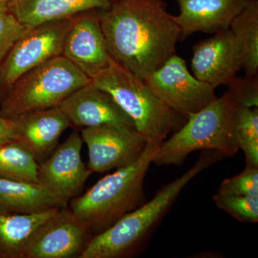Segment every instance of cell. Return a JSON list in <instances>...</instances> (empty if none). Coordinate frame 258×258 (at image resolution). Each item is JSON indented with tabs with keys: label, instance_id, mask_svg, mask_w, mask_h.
Listing matches in <instances>:
<instances>
[{
	"label": "cell",
	"instance_id": "cell-12",
	"mask_svg": "<svg viewBox=\"0 0 258 258\" xmlns=\"http://www.w3.org/2000/svg\"><path fill=\"white\" fill-rule=\"evenodd\" d=\"M62 55L91 80L109 68L113 58L107 46L99 12H88L72 18Z\"/></svg>",
	"mask_w": 258,
	"mask_h": 258
},
{
	"label": "cell",
	"instance_id": "cell-5",
	"mask_svg": "<svg viewBox=\"0 0 258 258\" xmlns=\"http://www.w3.org/2000/svg\"><path fill=\"white\" fill-rule=\"evenodd\" d=\"M95 87L108 93L128 115L147 145L159 147L186 118L166 106L143 79L129 72L113 59L105 72L91 80Z\"/></svg>",
	"mask_w": 258,
	"mask_h": 258
},
{
	"label": "cell",
	"instance_id": "cell-1",
	"mask_svg": "<svg viewBox=\"0 0 258 258\" xmlns=\"http://www.w3.org/2000/svg\"><path fill=\"white\" fill-rule=\"evenodd\" d=\"M99 16L112 57L140 79L176 53L180 30L164 0H117Z\"/></svg>",
	"mask_w": 258,
	"mask_h": 258
},
{
	"label": "cell",
	"instance_id": "cell-26",
	"mask_svg": "<svg viewBox=\"0 0 258 258\" xmlns=\"http://www.w3.org/2000/svg\"><path fill=\"white\" fill-rule=\"evenodd\" d=\"M228 86L229 91L238 106L258 107V76L235 77Z\"/></svg>",
	"mask_w": 258,
	"mask_h": 258
},
{
	"label": "cell",
	"instance_id": "cell-27",
	"mask_svg": "<svg viewBox=\"0 0 258 258\" xmlns=\"http://www.w3.org/2000/svg\"><path fill=\"white\" fill-rule=\"evenodd\" d=\"M16 141V128L13 118L0 113V146Z\"/></svg>",
	"mask_w": 258,
	"mask_h": 258
},
{
	"label": "cell",
	"instance_id": "cell-19",
	"mask_svg": "<svg viewBox=\"0 0 258 258\" xmlns=\"http://www.w3.org/2000/svg\"><path fill=\"white\" fill-rule=\"evenodd\" d=\"M58 210L35 214L0 212V258H24L34 232Z\"/></svg>",
	"mask_w": 258,
	"mask_h": 258
},
{
	"label": "cell",
	"instance_id": "cell-16",
	"mask_svg": "<svg viewBox=\"0 0 258 258\" xmlns=\"http://www.w3.org/2000/svg\"><path fill=\"white\" fill-rule=\"evenodd\" d=\"M17 141L37 161L53 152L64 131L72 126L60 107L27 112L13 117Z\"/></svg>",
	"mask_w": 258,
	"mask_h": 258
},
{
	"label": "cell",
	"instance_id": "cell-22",
	"mask_svg": "<svg viewBox=\"0 0 258 258\" xmlns=\"http://www.w3.org/2000/svg\"><path fill=\"white\" fill-rule=\"evenodd\" d=\"M234 120L239 148L244 153L246 166L258 168V107L237 106Z\"/></svg>",
	"mask_w": 258,
	"mask_h": 258
},
{
	"label": "cell",
	"instance_id": "cell-28",
	"mask_svg": "<svg viewBox=\"0 0 258 258\" xmlns=\"http://www.w3.org/2000/svg\"><path fill=\"white\" fill-rule=\"evenodd\" d=\"M11 0H0V5L3 4V3H8Z\"/></svg>",
	"mask_w": 258,
	"mask_h": 258
},
{
	"label": "cell",
	"instance_id": "cell-21",
	"mask_svg": "<svg viewBox=\"0 0 258 258\" xmlns=\"http://www.w3.org/2000/svg\"><path fill=\"white\" fill-rule=\"evenodd\" d=\"M38 166L35 157L19 142L0 146V178L38 182Z\"/></svg>",
	"mask_w": 258,
	"mask_h": 258
},
{
	"label": "cell",
	"instance_id": "cell-2",
	"mask_svg": "<svg viewBox=\"0 0 258 258\" xmlns=\"http://www.w3.org/2000/svg\"><path fill=\"white\" fill-rule=\"evenodd\" d=\"M204 152L195 166L163 186L152 200L126 214L104 232L93 236L79 258H122L141 249L186 185L225 157L212 151Z\"/></svg>",
	"mask_w": 258,
	"mask_h": 258
},
{
	"label": "cell",
	"instance_id": "cell-25",
	"mask_svg": "<svg viewBox=\"0 0 258 258\" xmlns=\"http://www.w3.org/2000/svg\"><path fill=\"white\" fill-rule=\"evenodd\" d=\"M217 193L234 196L258 197V168L246 166L238 175L223 180Z\"/></svg>",
	"mask_w": 258,
	"mask_h": 258
},
{
	"label": "cell",
	"instance_id": "cell-7",
	"mask_svg": "<svg viewBox=\"0 0 258 258\" xmlns=\"http://www.w3.org/2000/svg\"><path fill=\"white\" fill-rule=\"evenodd\" d=\"M72 18L40 24L29 29L1 62L0 91L6 93L21 76L62 55Z\"/></svg>",
	"mask_w": 258,
	"mask_h": 258
},
{
	"label": "cell",
	"instance_id": "cell-18",
	"mask_svg": "<svg viewBox=\"0 0 258 258\" xmlns=\"http://www.w3.org/2000/svg\"><path fill=\"white\" fill-rule=\"evenodd\" d=\"M66 207L40 183L0 178V212L35 214Z\"/></svg>",
	"mask_w": 258,
	"mask_h": 258
},
{
	"label": "cell",
	"instance_id": "cell-17",
	"mask_svg": "<svg viewBox=\"0 0 258 258\" xmlns=\"http://www.w3.org/2000/svg\"><path fill=\"white\" fill-rule=\"evenodd\" d=\"M117 0H11L8 5L28 28L47 22L74 18L88 12L102 11Z\"/></svg>",
	"mask_w": 258,
	"mask_h": 258
},
{
	"label": "cell",
	"instance_id": "cell-4",
	"mask_svg": "<svg viewBox=\"0 0 258 258\" xmlns=\"http://www.w3.org/2000/svg\"><path fill=\"white\" fill-rule=\"evenodd\" d=\"M237 106L228 91L203 109L188 115L182 126L158 147L153 164L181 165L196 151H212L225 157H235L240 150L234 120Z\"/></svg>",
	"mask_w": 258,
	"mask_h": 258
},
{
	"label": "cell",
	"instance_id": "cell-15",
	"mask_svg": "<svg viewBox=\"0 0 258 258\" xmlns=\"http://www.w3.org/2000/svg\"><path fill=\"white\" fill-rule=\"evenodd\" d=\"M250 0H177L179 14L174 16L179 40L195 32L216 34L230 29L231 23Z\"/></svg>",
	"mask_w": 258,
	"mask_h": 258
},
{
	"label": "cell",
	"instance_id": "cell-9",
	"mask_svg": "<svg viewBox=\"0 0 258 258\" xmlns=\"http://www.w3.org/2000/svg\"><path fill=\"white\" fill-rule=\"evenodd\" d=\"M81 136L88 149L87 166L93 173L131 165L142 157L147 146L136 129L115 125L84 128Z\"/></svg>",
	"mask_w": 258,
	"mask_h": 258
},
{
	"label": "cell",
	"instance_id": "cell-24",
	"mask_svg": "<svg viewBox=\"0 0 258 258\" xmlns=\"http://www.w3.org/2000/svg\"><path fill=\"white\" fill-rule=\"evenodd\" d=\"M8 3L0 5V62L5 60L12 47L30 29L15 16Z\"/></svg>",
	"mask_w": 258,
	"mask_h": 258
},
{
	"label": "cell",
	"instance_id": "cell-6",
	"mask_svg": "<svg viewBox=\"0 0 258 258\" xmlns=\"http://www.w3.org/2000/svg\"><path fill=\"white\" fill-rule=\"evenodd\" d=\"M91 79L62 55L30 70L5 93L0 113L13 118L27 112L60 106Z\"/></svg>",
	"mask_w": 258,
	"mask_h": 258
},
{
	"label": "cell",
	"instance_id": "cell-11",
	"mask_svg": "<svg viewBox=\"0 0 258 258\" xmlns=\"http://www.w3.org/2000/svg\"><path fill=\"white\" fill-rule=\"evenodd\" d=\"M83 142L74 131L48 159L39 164L38 182L66 205L79 195L93 173L81 157Z\"/></svg>",
	"mask_w": 258,
	"mask_h": 258
},
{
	"label": "cell",
	"instance_id": "cell-10",
	"mask_svg": "<svg viewBox=\"0 0 258 258\" xmlns=\"http://www.w3.org/2000/svg\"><path fill=\"white\" fill-rule=\"evenodd\" d=\"M91 237L84 222L66 207L34 232L24 258L79 257Z\"/></svg>",
	"mask_w": 258,
	"mask_h": 258
},
{
	"label": "cell",
	"instance_id": "cell-29",
	"mask_svg": "<svg viewBox=\"0 0 258 258\" xmlns=\"http://www.w3.org/2000/svg\"><path fill=\"white\" fill-rule=\"evenodd\" d=\"M0 67H1V62H0Z\"/></svg>",
	"mask_w": 258,
	"mask_h": 258
},
{
	"label": "cell",
	"instance_id": "cell-8",
	"mask_svg": "<svg viewBox=\"0 0 258 258\" xmlns=\"http://www.w3.org/2000/svg\"><path fill=\"white\" fill-rule=\"evenodd\" d=\"M143 80L166 106L186 118L217 98L216 88L190 74L184 59L176 53Z\"/></svg>",
	"mask_w": 258,
	"mask_h": 258
},
{
	"label": "cell",
	"instance_id": "cell-13",
	"mask_svg": "<svg viewBox=\"0 0 258 258\" xmlns=\"http://www.w3.org/2000/svg\"><path fill=\"white\" fill-rule=\"evenodd\" d=\"M192 50L194 76L214 88L228 86L242 68L240 45L230 29L198 42Z\"/></svg>",
	"mask_w": 258,
	"mask_h": 258
},
{
	"label": "cell",
	"instance_id": "cell-20",
	"mask_svg": "<svg viewBox=\"0 0 258 258\" xmlns=\"http://www.w3.org/2000/svg\"><path fill=\"white\" fill-rule=\"evenodd\" d=\"M230 30L240 44L245 76H258V0H250L231 23Z\"/></svg>",
	"mask_w": 258,
	"mask_h": 258
},
{
	"label": "cell",
	"instance_id": "cell-14",
	"mask_svg": "<svg viewBox=\"0 0 258 258\" xmlns=\"http://www.w3.org/2000/svg\"><path fill=\"white\" fill-rule=\"evenodd\" d=\"M59 107L74 126L110 125L135 129L132 120L113 98L91 83L70 95Z\"/></svg>",
	"mask_w": 258,
	"mask_h": 258
},
{
	"label": "cell",
	"instance_id": "cell-3",
	"mask_svg": "<svg viewBox=\"0 0 258 258\" xmlns=\"http://www.w3.org/2000/svg\"><path fill=\"white\" fill-rule=\"evenodd\" d=\"M157 149L147 145L134 164L105 176L86 193L70 201L71 211L84 222L91 235L104 232L146 203L144 179Z\"/></svg>",
	"mask_w": 258,
	"mask_h": 258
},
{
	"label": "cell",
	"instance_id": "cell-23",
	"mask_svg": "<svg viewBox=\"0 0 258 258\" xmlns=\"http://www.w3.org/2000/svg\"><path fill=\"white\" fill-rule=\"evenodd\" d=\"M213 201L217 208L244 223L258 222V197L234 196L217 193Z\"/></svg>",
	"mask_w": 258,
	"mask_h": 258
}]
</instances>
